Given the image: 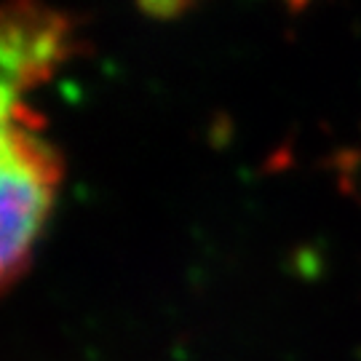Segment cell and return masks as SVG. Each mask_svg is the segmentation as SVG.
I'll list each match as a JSON object with an SVG mask.
<instances>
[{"mask_svg":"<svg viewBox=\"0 0 361 361\" xmlns=\"http://www.w3.org/2000/svg\"><path fill=\"white\" fill-rule=\"evenodd\" d=\"M16 107L3 104L0 142V262L6 284L25 271L59 185V158L38 131L27 126L25 110Z\"/></svg>","mask_w":361,"mask_h":361,"instance_id":"cell-1","label":"cell"},{"mask_svg":"<svg viewBox=\"0 0 361 361\" xmlns=\"http://www.w3.org/2000/svg\"><path fill=\"white\" fill-rule=\"evenodd\" d=\"M3 19V102H13L22 89L46 75V70L65 54V22L19 6Z\"/></svg>","mask_w":361,"mask_h":361,"instance_id":"cell-2","label":"cell"}]
</instances>
